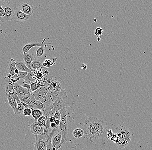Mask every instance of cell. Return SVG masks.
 <instances>
[{"label":"cell","instance_id":"48","mask_svg":"<svg viewBox=\"0 0 152 150\" xmlns=\"http://www.w3.org/2000/svg\"><path fill=\"white\" fill-rule=\"evenodd\" d=\"M1 22H0V27H1ZM3 33L2 30L0 29V34H2Z\"/></svg>","mask_w":152,"mask_h":150},{"label":"cell","instance_id":"37","mask_svg":"<svg viewBox=\"0 0 152 150\" xmlns=\"http://www.w3.org/2000/svg\"><path fill=\"white\" fill-rule=\"evenodd\" d=\"M27 74H28V72L20 71L18 74V76L19 79H24Z\"/></svg>","mask_w":152,"mask_h":150},{"label":"cell","instance_id":"4","mask_svg":"<svg viewBox=\"0 0 152 150\" xmlns=\"http://www.w3.org/2000/svg\"><path fill=\"white\" fill-rule=\"evenodd\" d=\"M67 97V93L64 89L59 92H54L48 90V92L46 94L45 98L41 102L45 106H47L52 104L57 99H64Z\"/></svg>","mask_w":152,"mask_h":150},{"label":"cell","instance_id":"36","mask_svg":"<svg viewBox=\"0 0 152 150\" xmlns=\"http://www.w3.org/2000/svg\"><path fill=\"white\" fill-rule=\"evenodd\" d=\"M23 113V114L25 116H30L32 114V109L30 108H25Z\"/></svg>","mask_w":152,"mask_h":150},{"label":"cell","instance_id":"19","mask_svg":"<svg viewBox=\"0 0 152 150\" xmlns=\"http://www.w3.org/2000/svg\"><path fill=\"white\" fill-rule=\"evenodd\" d=\"M23 61L25 63L26 65L30 70L33 71L31 67V65L33 61L35 60L34 56L31 53L28 52L23 53Z\"/></svg>","mask_w":152,"mask_h":150},{"label":"cell","instance_id":"27","mask_svg":"<svg viewBox=\"0 0 152 150\" xmlns=\"http://www.w3.org/2000/svg\"><path fill=\"white\" fill-rule=\"evenodd\" d=\"M51 43H48L45 44L44 45L42 46L39 47L37 48L36 51V55L37 57H41L43 56L45 52V48L48 45H50Z\"/></svg>","mask_w":152,"mask_h":150},{"label":"cell","instance_id":"51","mask_svg":"<svg viewBox=\"0 0 152 150\" xmlns=\"http://www.w3.org/2000/svg\"><path fill=\"white\" fill-rule=\"evenodd\" d=\"M0 22H1V21H0Z\"/></svg>","mask_w":152,"mask_h":150},{"label":"cell","instance_id":"38","mask_svg":"<svg viewBox=\"0 0 152 150\" xmlns=\"http://www.w3.org/2000/svg\"><path fill=\"white\" fill-rule=\"evenodd\" d=\"M47 143L46 150H57L52 146V143H51V139L48 140H47Z\"/></svg>","mask_w":152,"mask_h":150},{"label":"cell","instance_id":"17","mask_svg":"<svg viewBox=\"0 0 152 150\" xmlns=\"http://www.w3.org/2000/svg\"><path fill=\"white\" fill-rule=\"evenodd\" d=\"M7 99L8 100V103L13 110L15 114H20L18 109V105L15 98L8 94H6Z\"/></svg>","mask_w":152,"mask_h":150},{"label":"cell","instance_id":"21","mask_svg":"<svg viewBox=\"0 0 152 150\" xmlns=\"http://www.w3.org/2000/svg\"><path fill=\"white\" fill-rule=\"evenodd\" d=\"M5 93L9 94L14 98H15V96L16 95V92L14 89L13 83H11L10 80L7 81L6 84Z\"/></svg>","mask_w":152,"mask_h":150},{"label":"cell","instance_id":"1","mask_svg":"<svg viewBox=\"0 0 152 150\" xmlns=\"http://www.w3.org/2000/svg\"><path fill=\"white\" fill-rule=\"evenodd\" d=\"M61 113L60 122L58 127L61 132L62 141L61 143V148L68 141V127H67V115L66 107L63 108L60 111Z\"/></svg>","mask_w":152,"mask_h":150},{"label":"cell","instance_id":"11","mask_svg":"<svg viewBox=\"0 0 152 150\" xmlns=\"http://www.w3.org/2000/svg\"><path fill=\"white\" fill-rule=\"evenodd\" d=\"M31 16L27 15L24 13L22 11L19 10L18 7H16V10L14 12V20L15 22L25 21H28Z\"/></svg>","mask_w":152,"mask_h":150},{"label":"cell","instance_id":"16","mask_svg":"<svg viewBox=\"0 0 152 150\" xmlns=\"http://www.w3.org/2000/svg\"><path fill=\"white\" fill-rule=\"evenodd\" d=\"M30 128V131L35 136L39 135L43 133L44 127H40L38 126L37 122H33V124L28 125Z\"/></svg>","mask_w":152,"mask_h":150},{"label":"cell","instance_id":"33","mask_svg":"<svg viewBox=\"0 0 152 150\" xmlns=\"http://www.w3.org/2000/svg\"><path fill=\"white\" fill-rule=\"evenodd\" d=\"M56 61H54V58L53 59V61L52 62L50 60L47 59V60H45L43 63L42 64V66L44 67L48 68L49 67H51L53 64V63L55 62Z\"/></svg>","mask_w":152,"mask_h":150},{"label":"cell","instance_id":"18","mask_svg":"<svg viewBox=\"0 0 152 150\" xmlns=\"http://www.w3.org/2000/svg\"><path fill=\"white\" fill-rule=\"evenodd\" d=\"M45 40H46V38H45L41 43L34 42L26 44L22 48V50L23 53L28 52L33 47H39L45 45L46 44L45 43Z\"/></svg>","mask_w":152,"mask_h":150},{"label":"cell","instance_id":"13","mask_svg":"<svg viewBox=\"0 0 152 150\" xmlns=\"http://www.w3.org/2000/svg\"><path fill=\"white\" fill-rule=\"evenodd\" d=\"M18 96L19 99L20 100L22 103H25L29 106V108L30 109V107L32 105L35 103L36 101V99L34 98L33 94H29L25 95H19Z\"/></svg>","mask_w":152,"mask_h":150},{"label":"cell","instance_id":"45","mask_svg":"<svg viewBox=\"0 0 152 150\" xmlns=\"http://www.w3.org/2000/svg\"><path fill=\"white\" fill-rule=\"evenodd\" d=\"M60 120H58V119H56L55 122V123H56V125L57 126H59L60 124Z\"/></svg>","mask_w":152,"mask_h":150},{"label":"cell","instance_id":"22","mask_svg":"<svg viewBox=\"0 0 152 150\" xmlns=\"http://www.w3.org/2000/svg\"><path fill=\"white\" fill-rule=\"evenodd\" d=\"M16 67L19 71L26 72H31L32 71L26 65L25 63L22 60H18L16 61Z\"/></svg>","mask_w":152,"mask_h":150},{"label":"cell","instance_id":"41","mask_svg":"<svg viewBox=\"0 0 152 150\" xmlns=\"http://www.w3.org/2000/svg\"><path fill=\"white\" fill-rule=\"evenodd\" d=\"M23 87L25 88L27 90L30 92H33L31 90V88H30V85L28 83H24L23 85Z\"/></svg>","mask_w":152,"mask_h":150},{"label":"cell","instance_id":"15","mask_svg":"<svg viewBox=\"0 0 152 150\" xmlns=\"http://www.w3.org/2000/svg\"><path fill=\"white\" fill-rule=\"evenodd\" d=\"M13 85H14V89L16 92V94L18 96L33 94V92H30L25 88L23 87L22 86H21L17 83H13Z\"/></svg>","mask_w":152,"mask_h":150},{"label":"cell","instance_id":"5","mask_svg":"<svg viewBox=\"0 0 152 150\" xmlns=\"http://www.w3.org/2000/svg\"><path fill=\"white\" fill-rule=\"evenodd\" d=\"M83 131L85 133V137L89 140L99 139L97 133L92 123L91 117H88L85 120Z\"/></svg>","mask_w":152,"mask_h":150},{"label":"cell","instance_id":"24","mask_svg":"<svg viewBox=\"0 0 152 150\" xmlns=\"http://www.w3.org/2000/svg\"><path fill=\"white\" fill-rule=\"evenodd\" d=\"M85 135L84 131L80 128H76L73 132V136L76 139H79Z\"/></svg>","mask_w":152,"mask_h":150},{"label":"cell","instance_id":"32","mask_svg":"<svg viewBox=\"0 0 152 150\" xmlns=\"http://www.w3.org/2000/svg\"><path fill=\"white\" fill-rule=\"evenodd\" d=\"M37 123L40 127H44L46 122V118L45 115H43L37 120Z\"/></svg>","mask_w":152,"mask_h":150},{"label":"cell","instance_id":"6","mask_svg":"<svg viewBox=\"0 0 152 150\" xmlns=\"http://www.w3.org/2000/svg\"><path fill=\"white\" fill-rule=\"evenodd\" d=\"M3 8H4L5 13V16L3 20L2 23L12 21L14 20V12L16 9L15 5L10 3V2L2 4Z\"/></svg>","mask_w":152,"mask_h":150},{"label":"cell","instance_id":"42","mask_svg":"<svg viewBox=\"0 0 152 150\" xmlns=\"http://www.w3.org/2000/svg\"><path fill=\"white\" fill-rule=\"evenodd\" d=\"M56 118L54 116H51L49 117V121H50V123H53V122H55L56 121Z\"/></svg>","mask_w":152,"mask_h":150},{"label":"cell","instance_id":"40","mask_svg":"<svg viewBox=\"0 0 152 150\" xmlns=\"http://www.w3.org/2000/svg\"><path fill=\"white\" fill-rule=\"evenodd\" d=\"M53 116L55 117L56 119H58V120H60L61 119V113L59 111H57L54 114Z\"/></svg>","mask_w":152,"mask_h":150},{"label":"cell","instance_id":"35","mask_svg":"<svg viewBox=\"0 0 152 150\" xmlns=\"http://www.w3.org/2000/svg\"><path fill=\"white\" fill-rule=\"evenodd\" d=\"M103 32V29L101 27H98L96 28L94 31V34L97 37H99L101 35H102V33Z\"/></svg>","mask_w":152,"mask_h":150},{"label":"cell","instance_id":"30","mask_svg":"<svg viewBox=\"0 0 152 150\" xmlns=\"http://www.w3.org/2000/svg\"><path fill=\"white\" fill-rule=\"evenodd\" d=\"M15 99H16V102H17V105H18V110L20 114L22 113L23 112V110L25 108L23 105L22 102H21L20 99H19L18 96L17 94L15 96Z\"/></svg>","mask_w":152,"mask_h":150},{"label":"cell","instance_id":"49","mask_svg":"<svg viewBox=\"0 0 152 150\" xmlns=\"http://www.w3.org/2000/svg\"><path fill=\"white\" fill-rule=\"evenodd\" d=\"M97 40L99 42L101 40L100 38H99V37H97Z\"/></svg>","mask_w":152,"mask_h":150},{"label":"cell","instance_id":"10","mask_svg":"<svg viewBox=\"0 0 152 150\" xmlns=\"http://www.w3.org/2000/svg\"><path fill=\"white\" fill-rule=\"evenodd\" d=\"M48 91V89L45 86L40 87L37 90L33 92V95L36 100L42 102L45 98Z\"/></svg>","mask_w":152,"mask_h":150},{"label":"cell","instance_id":"26","mask_svg":"<svg viewBox=\"0 0 152 150\" xmlns=\"http://www.w3.org/2000/svg\"><path fill=\"white\" fill-rule=\"evenodd\" d=\"M24 80H25L27 83H32L33 82H36V78H35V72L34 71H31V72H28L26 78Z\"/></svg>","mask_w":152,"mask_h":150},{"label":"cell","instance_id":"8","mask_svg":"<svg viewBox=\"0 0 152 150\" xmlns=\"http://www.w3.org/2000/svg\"><path fill=\"white\" fill-rule=\"evenodd\" d=\"M44 85L47 87L49 90L52 91L54 92H59L64 89L63 88L60 82L54 78L45 80V82Z\"/></svg>","mask_w":152,"mask_h":150},{"label":"cell","instance_id":"43","mask_svg":"<svg viewBox=\"0 0 152 150\" xmlns=\"http://www.w3.org/2000/svg\"><path fill=\"white\" fill-rule=\"evenodd\" d=\"M81 68L82 69L86 70L87 69V66L85 64H82L81 66Z\"/></svg>","mask_w":152,"mask_h":150},{"label":"cell","instance_id":"44","mask_svg":"<svg viewBox=\"0 0 152 150\" xmlns=\"http://www.w3.org/2000/svg\"><path fill=\"white\" fill-rule=\"evenodd\" d=\"M50 126H51V128L52 129H54V128H56V127L57 126L56 125V123L55 122H53V123H51L50 124Z\"/></svg>","mask_w":152,"mask_h":150},{"label":"cell","instance_id":"12","mask_svg":"<svg viewBox=\"0 0 152 150\" xmlns=\"http://www.w3.org/2000/svg\"><path fill=\"white\" fill-rule=\"evenodd\" d=\"M18 8L25 14L30 16H31L34 12V8L33 5L28 2L21 3L19 5Z\"/></svg>","mask_w":152,"mask_h":150},{"label":"cell","instance_id":"47","mask_svg":"<svg viewBox=\"0 0 152 150\" xmlns=\"http://www.w3.org/2000/svg\"><path fill=\"white\" fill-rule=\"evenodd\" d=\"M0 1L3 2V3H5L8 2V0H0Z\"/></svg>","mask_w":152,"mask_h":150},{"label":"cell","instance_id":"28","mask_svg":"<svg viewBox=\"0 0 152 150\" xmlns=\"http://www.w3.org/2000/svg\"><path fill=\"white\" fill-rule=\"evenodd\" d=\"M45 105L41 102L36 100L35 103L31 106L30 109H38L44 111L45 109Z\"/></svg>","mask_w":152,"mask_h":150},{"label":"cell","instance_id":"46","mask_svg":"<svg viewBox=\"0 0 152 150\" xmlns=\"http://www.w3.org/2000/svg\"><path fill=\"white\" fill-rule=\"evenodd\" d=\"M19 71H19L18 69H16L15 71H14V73H15V74H17V75H18V74Z\"/></svg>","mask_w":152,"mask_h":150},{"label":"cell","instance_id":"9","mask_svg":"<svg viewBox=\"0 0 152 150\" xmlns=\"http://www.w3.org/2000/svg\"><path fill=\"white\" fill-rule=\"evenodd\" d=\"M62 141L61 132L59 129L58 126H57L56 130L53 134L51 139L52 146L56 149L58 150L61 148V143Z\"/></svg>","mask_w":152,"mask_h":150},{"label":"cell","instance_id":"3","mask_svg":"<svg viewBox=\"0 0 152 150\" xmlns=\"http://www.w3.org/2000/svg\"><path fill=\"white\" fill-rule=\"evenodd\" d=\"M92 123L96 129L99 138H108L107 134L109 130L107 129V123L103 120H99L96 116L91 117Z\"/></svg>","mask_w":152,"mask_h":150},{"label":"cell","instance_id":"39","mask_svg":"<svg viewBox=\"0 0 152 150\" xmlns=\"http://www.w3.org/2000/svg\"><path fill=\"white\" fill-rule=\"evenodd\" d=\"M9 80L11 83H16V82L20 80V79H19L18 75H17V74H15L14 76H12L10 79H9Z\"/></svg>","mask_w":152,"mask_h":150},{"label":"cell","instance_id":"29","mask_svg":"<svg viewBox=\"0 0 152 150\" xmlns=\"http://www.w3.org/2000/svg\"><path fill=\"white\" fill-rule=\"evenodd\" d=\"M42 69L37 71H34L35 72V78L36 81L40 83L42 81L44 76V73L43 71H42Z\"/></svg>","mask_w":152,"mask_h":150},{"label":"cell","instance_id":"7","mask_svg":"<svg viewBox=\"0 0 152 150\" xmlns=\"http://www.w3.org/2000/svg\"><path fill=\"white\" fill-rule=\"evenodd\" d=\"M35 137V146L33 150H46L48 137L43 133Z\"/></svg>","mask_w":152,"mask_h":150},{"label":"cell","instance_id":"34","mask_svg":"<svg viewBox=\"0 0 152 150\" xmlns=\"http://www.w3.org/2000/svg\"><path fill=\"white\" fill-rule=\"evenodd\" d=\"M5 16V13L4 8H3L2 4H0V21L2 23L3 20Z\"/></svg>","mask_w":152,"mask_h":150},{"label":"cell","instance_id":"31","mask_svg":"<svg viewBox=\"0 0 152 150\" xmlns=\"http://www.w3.org/2000/svg\"><path fill=\"white\" fill-rule=\"evenodd\" d=\"M30 88H31V90L32 92L35 91L37 90L40 87L43 86H45L44 85L41 83H39V82H33L32 83L30 84Z\"/></svg>","mask_w":152,"mask_h":150},{"label":"cell","instance_id":"20","mask_svg":"<svg viewBox=\"0 0 152 150\" xmlns=\"http://www.w3.org/2000/svg\"><path fill=\"white\" fill-rule=\"evenodd\" d=\"M51 104H52L53 110L56 112L57 111H60L62 109L65 107V103L62 99H57L54 103Z\"/></svg>","mask_w":152,"mask_h":150},{"label":"cell","instance_id":"14","mask_svg":"<svg viewBox=\"0 0 152 150\" xmlns=\"http://www.w3.org/2000/svg\"><path fill=\"white\" fill-rule=\"evenodd\" d=\"M16 60L11 58L10 62L9 65L7 70V78L10 79L11 77L15 75L14 71L17 69L16 65Z\"/></svg>","mask_w":152,"mask_h":150},{"label":"cell","instance_id":"2","mask_svg":"<svg viewBox=\"0 0 152 150\" xmlns=\"http://www.w3.org/2000/svg\"><path fill=\"white\" fill-rule=\"evenodd\" d=\"M118 142L117 144L118 149H122L128 146L132 139V134L130 131L124 128V127H118Z\"/></svg>","mask_w":152,"mask_h":150},{"label":"cell","instance_id":"50","mask_svg":"<svg viewBox=\"0 0 152 150\" xmlns=\"http://www.w3.org/2000/svg\"><path fill=\"white\" fill-rule=\"evenodd\" d=\"M12 0H8V2H10Z\"/></svg>","mask_w":152,"mask_h":150},{"label":"cell","instance_id":"25","mask_svg":"<svg viewBox=\"0 0 152 150\" xmlns=\"http://www.w3.org/2000/svg\"><path fill=\"white\" fill-rule=\"evenodd\" d=\"M32 109V117L36 121H37L39 117L44 115L43 111L41 110L36 109Z\"/></svg>","mask_w":152,"mask_h":150},{"label":"cell","instance_id":"23","mask_svg":"<svg viewBox=\"0 0 152 150\" xmlns=\"http://www.w3.org/2000/svg\"><path fill=\"white\" fill-rule=\"evenodd\" d=\"M31 67L33 71H37L42 69L44 67L39 60H34L31 64Z\"/></svg>","mask_w":152,"mask_h":150}]
</instances>
